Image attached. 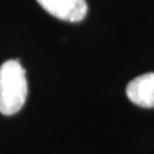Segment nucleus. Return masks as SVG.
I'll return each instance as SVG.
<instances>
[{"label":"nucleus","instance_id":"2","mask_svg":"<svg viewBox=\"0 0 154 154\" xmlns=\"http://www.w3.org/2000/svg\"><path fill=\"white\" fill-rule=\"evenodd\" d=\"M50 15L67 22H80L87 15L86 0H37Z\"/></svg>","mask_w":154,"mask_h":154},{"label":"nucleus","instance_id":"1","mask_svg":"<svg viewBox=\"0 0 154 154\" xmlns=\"http://www.w3.org/2000/svg\"><path fill=\"white\" fill-rule=\"evenodd\" d=\"M28 80L21 63L8 60L0 66V113L13 116L25 104Z\"/></svg>","mask_w":154,"mask_h":154},{"label":"nucleus","instance_id":"3","mask_svg":"<svg viewBox=\"0 0 154 154\" xmlns=\"http://www.w3.org/2000/svg\"><path fill=\"white\" fill-rule=\"evenodd\" d=\"M126 94L129 100L140 107H154V72L136 77L128 83Z\"/></svg>","mask_w":154,"mask_h":154}]
</instances>
